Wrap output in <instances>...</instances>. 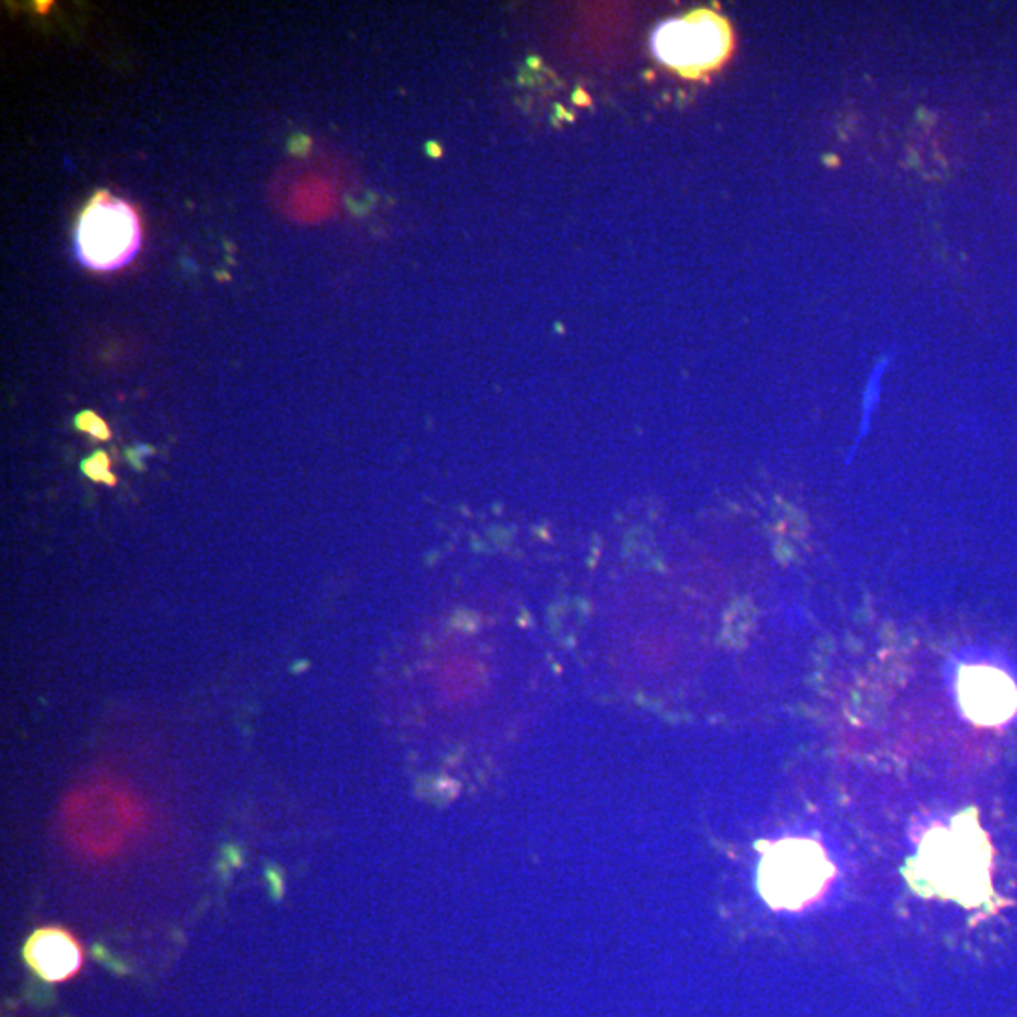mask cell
Wrapping results in <instances>:
<instances>
[{
    "mask_svg": "<svg viewBox=\"0 0 1017 1017\" xmlns=\"http://www.w3.org/2000/svg\"><path fill=\"white\" fill-rule=\"evenodd\" d=\"M142 245L138 210L108 191H97L76 225V255L93 272L108 274L125 268Z\"/></svg>",
    "mask_w": 1017,
    "mask_h": 1017,
    "instance_id": "3",
    "label": "cell"
},
{
    "mask_svg": "<svg viewBox=\"0 0 1017 1017\" xmlns=\"http://www.w3.org/2000/svg\"><path fill=\"white\" fill-rule=\"evenodd\" d=\"M76 426L81 432H87L97 439H110V428L104 420L95 415L93 411H83L76 417Z\"/></svg>",
    "mask_w": 1017,
    "mask_h": 1017,
    "instance_id": "8",
    "label": "cell"
},
{
    "mask_svg": "<svg viewBox=\"0 0 1017 1017\" xmlns=\"http://www.w3.org/2000/svg\"><path fill=\"white\" fill-rule=\"evenodd\" d=\"M656 57L688 78H699L726 61L731 51V31L724 17L711 10L663 23L654 33Z\"/></svg>",
    "mask_w": 1017,
    "mask_h": 1017,
    "instance_id": "4",
    "label": "cell"
},
{
    "mask_svg": "<svg viewBox=\"0 0 1017 1017\" xmlns=\"http://www.w3.org/2000/svg\"><path fill=\"white\" fill-rule=\"evenodd\" d=\"M51 6H53V2H49V0L48 2H36V12H40V14H48V10Z\"/></svg>",
    "mask_w": 1017,
    "mask_h": 1017,
    "instance_id": "9",
    "label": "cell"
},
{
    "mask_svg": "<svg viewBox=\"0 0 1017 1017\" xmlns=\"http://www.w3.org/2000/svg\"><path fill=\"white\" fill-rule=\"evenodd\" d=\"M965 716L978 726H1001L1017 712V688L1004 671L991 665H967L957 678Z\"/></svg>",
    "mask_w": 1017,
    "mask_h": 1017,
    "instance_id": "5",
    "label": "cell"
},
{
    "mask_svg": "<svg viewBox=\"0 0 1017 1017\" xmlns=\"http://www.w3.org/2000/svg\"><path fill=\"white\" fill-rule=\"evenodd\" d=\"M23 959L40 980L63 984L74 980L83 969V948L78 938L65 929L44 927L25 942Z\"/></svg>",
    "mask_w": 1017,
    "mask_h": 1017,
    "instance_id": "6",
    "label": "cell"
},
{
    "mask_svg": "<svg viewBox=\"0 0 1017 1017\" xmlns=\"http://www.w3.org/2000/svg\"><path fill=\"white\" fill-rule=\"evenodd\" d=\"M758 886L775 910H801L818 901L835 876L827 852L812 839H784L761 846Z\"/></svg>",
    "mask_w": 1017,
    "mask_h": 1017,
    "instance_id": "2",
    "label": "cell"
},
{
    "mask_svg": "<svg viewBox=\"0 0 1017 1017\" xmlns=\"http://www.w3.org/2000/svg\"><path fill=\"white\" fill-rule=\"evenodd\" d=\"M83 471L93 481H100V483H106V485H113L115 483V477H113V473L110 471V458L104 452H97L95 456L85 460L83 462Z\"/></svg>",
    "mask_w": 1017,
    "mask_h": 1017,
    "instance_id": "7",
    "label": "cell"
},
{
    "mask_svg": "<svg viewBox=\"0 0 1017 1017\" xmlns=\"http://www.w3.org/2000/svg\"><path fill=\"white\" fill-rule=\"evenodd\" d=\"M993 850L974 810L955 816L921 839L908 880L923 897H942L967 908L991 897Z\"/></svg>",
    "mask_w": 1017,
    "mask_h": 1017,
    "instance_id": "1",
    "label": "cell"
}]
</instances>
